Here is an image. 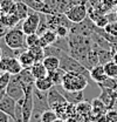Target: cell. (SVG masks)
<instances>
[{"instance_id":"d590c367","label":"cell","mask_w":117,"mask_h":122,"mask_svg":"<svg viewBox=\"0 0 117 122\" xmlns=\"http://www.w3.org/2000/svg\"><path fill=\"white\" fill-rule=\"evenodd\" d=\"M112 60H114V61H115V62L117 63V53L115 54V55H114V56H112Z\"/></svg>"},{"instance_id":"ab89813d","label":"cell","mask_w":117,"mask_h":122,"mask_svg":"<svg viewBox=\"0 0 117 122\" xmlns=\"http://www.w3.org/2000/svg\"><path fill=\"white\" fill-rule=\"evenodd\" d=\"M115 108H117V99H116V105H115Z\"/></svg>"},{"instance_id":"83f0119b","label":"cell","mask_w":117,"mask_h":122,"mask_svg":"<svg viewBox=\"0 0 117 122\" xmlns=\"http://www.w3.org/2000/svg\"><path fill=\"white\" fill-rule=\"evenodd\" d=\"M58 1L60 0H44V5L47 7V10L49 11L50 14L53 13H56L58 12Z\"/></svg>"},{"instance_id":"d6986e66","label":"cell","mask_w":117,"mask_h":122,"mask_svg":"<svg viewBox=\"0 0 117 122\" xmlns=\"http://www.w3.org/2000/svg\"><path fill=\"white\" fill-rule=\"evenodd\" d=\"M42 62H44V67L47 68L48 72L60 68V59L55 55H46Z\"/></svg>"},{"instance_id":"d6a6232c","label":"cell","mask_w":117,"mask_h":122,"mask_svg":"<svg viewBox=\"0 0 117 122\" xmlns=\"http://www.w3.org/2000/svg\"><path fill=\"white\" fill-rule=\"evenodd\" d=\"M0 122H10V116L0 109Z\"/></svg>"},{"instance_id":"f546056e","label":"cell","mask_w":117,"mask_h":122,"mask_svg":"<svg viewBox=\"0 0 117 122\" xmlns=\"http://www.w3.org/2000/svg\"><path fill=\"white\" fill-rule=\"evenodd\" d=\"M55 33H56L58 38H68L69 33H70V28H68L66 26H58L55 30Z\"/></svg>"},{"instance_id":"7402d4cb","label":"cell","mask_w":117,"mask_h":122,"mask_svg":"<svg viewBox=\"0 0 117 122\" xmlns=\"http://www.w3.org/2000/svg\"><path fill=\"white\" fill-rule=\"evenodd\" d=\"M28 49H29V52L33 54L35 62H38V61H42L44 59V56H46V54H44V47H41L40 45L32 46V47H29Z\"/></svg>"},{"instance_id":"3957f363","label":"cell","mask_w":117,"mask_h":122,"mask_svg":"<svg viewBox=\"0 0 117 122\" xmlns=\"http://www.w3.org/2000/svg\"><path fill=\"white\" fill-rule=\"evenodd\" d=\"M6 93L8 96H11L12 99H14L15 101H21L25 99V89H24V86L19 79V75H12L11 76V80H10V83L7 85L6 87Z\"/></svg>"},{"instance_id":"7c38bea8","label":"cell","mask_w":117,"mask_h":122,"mask_svg":"<svg viewBox=\"0 0 117 122\" xmlns=\"http://www.w3.org/2000/svg\"><path fill=\"white\" fill-rule=\"evenodd\" d=\"M58 87V89L60 91V93L64 96V99L69 102V103H73V105H78L80 102H82L83 100H84V95H83V91L81 92H68L66 91V89H63L62 87H61V85L60 86H56Z\"/></svg>"},{"instance_id":"cb8c5ba5","label":"cell","mask_w":117,"mask_h":122,"mask_svg":"<svg viewBox=\"0 0 117 122\" xmlns=\"http://www.w3.org/2000/svg\"><path fill=\"white\" fill-rule=\"evenodd\" d=\"M76 113L82 116H89L91 113V102L82 101L78 105H76Z\"/></svg>"},{"instance_id":"e0dca14e","label":"cell","mask_w":117,"mask_h":122,"mask_svg":"<svg viewBox=\"0 0 117 122\" xmlns=\"http://www.w3.org/2000/svg\"><path fill=\"white\" fill-rule=\"evenodd\" d=\"M19 61H20V63H21V66H22V68H30L33 65H34V56H33V54L29 52V49H25L20 55H19Z\"/></svg>"},{"instance_id":"4fadbf2b","label":"cell","mask_w":117,"mask_h":122,"mask_svg":"<svg viewBox=\"0 0 117 122\" xmlns=\"http://www.w3.org/2000/svg\"><path fill=\"white\" fill-rule=\"evenodd\" d=\"M98 97L102 100V102L107 106L108 109L115 108L116 99H117V94L115 91L107 89V88H101V95H100Z\"/></svg>"},{"instance_id":"5b68a950","label":"cell","mask_w":117,"mask_h":122,"mask_svg":"<svg viewBox=\"0 0 117 122\" xmlns=\"http://www.w3.org/2000/svg\"><path fill=\"white\" fill-rule=\"evenodd\" d=\"M22 66L18 58L13 56H2L0 59V72H7L11 75H18L22 71Z\"/></svg>"},{"instance_id":"74e56055","label":"cell","mask_w":117,"mask_h":122,"mask_svg":"<svg viewBox=\"0 0 117 122\" xmlns=\"http://www.w3.org/2000/svg\"><path fill=\"white\" fill-rule=\"evenodd\" d=\"M2 16H4V13H2V11L0 10V20H1V18H2Z\"/></svg>"},{"instance_id":"d4e9b609","label":"cell","mask_w":117,"mask_h":122,"mask_svg":"<svg viewBox=\"0 0 117 122\" xmlns=\"http://www.w3.org/2000/svg\"><path fill=\"white\" fill-rule=\"evenodd\" d=\"M48 30H49V26H48V22H47L46 14L44 13H40V22H39V27H38V30H36V34L41 36Z\"/></svg>"},{"instance_id":"2e32d148","label":"cell","mask_w":117,"mask_h":122,"mask_svg":"<svg viewBox=\"0 0 117 122\" xmlns=\"http://www.w3.org/2000/svg\"><path fill=\"white\" fill-rule=\"evenodd\" d=\"M56 40H58V35H56L55 30H48L46 33H44V34L40 36V46L46 48V47H48V46L53 45Z\"/></svg>"},{"instance_id":"9a60e30c","label":"cell","mask_w":117,"mask_h":122,"mask_svg":"<svg viewBox=\"0 0 117 122\" xmlns=\"http://www.w3.org/2000/svg\"><path fill=\"white\" fill-rule=\"evenodd\" d=\"M30 73L32 75L34 76V79H41L44 76L48 75V71L47 68L44 67V62L42 61H38V62H34V65L30 67Z\"/></svg>"},{"instance_id":"8fae6325","label":"cell","mask_w":117,"mask_h":122,"mask_svg":"<svg viewBox=\"0 0 117 122\" xmlns=\"http://www.w3.org/2000/svg\"><path fill=\"white\" fill-rule=\"evenodd\" d=\"M55 112H56V114L60 119H63V120L67 121L69 117H72L76 114V106L73 103H69L68 101H66V102L61 103L55 109Z\"/></svg>"},{"instance_id":"6da1fadb","label":"cell","mask_w":117,"mask_h":122,"mask_svg":"<svg viewBox=\"0 0 117 122\" xmlns=\"http://www.w3.org/2000/svg\"><path fill=\"white\" fill-rule=\"evenodd\" d=\"M89 79L83 74L75 72H66L61 87L68 92H81L88 87Z\"/></svg>"},{"instance_id":"603a6c76","label":"cell","mask_w":117,"mask_h":122,"mask_svg":"<svg viewBox=\"0 0 117 122\" xmlns=\"http://www.w3.org/2000/svg\"><path fill=\"white\" fill-rule=\"evenodd\" d=\"M103 66H104V71H105V74L108 75V77L117 79V63L115 61L110 60L107 63H104Z\"/></svg>"},{"instance_id":"ba28073f","label":"cell","mask_w":117,"mask_h":122,"mask_svg":"<svg viewBox=\"0 0 117 122\" xmlns=\"http://www.w3.org/2000/svg\"><path fill=\"white\" fill-rule=\"evenodd\" d=\"M47 22L49 26V30H55L58 26H66L68 28H72L74 24L66 16L64 13H53V14H46Z\"/></svg>"},{"instance_id":"8d00e7d4","label":"cell","mask_w":117,"mask_h":122,"mask_svg":"<svg viewBox=\"0 0 117 122\" xmlns=\"http://www.w3.org/2000/svg\"><path fill=\"white\" fill-rule=\"evenodd\" d=\"M2 58V49H1V46H0V59Z\"/></svg>"},{"instance_id":"4dcf8cb0","label":"cell","mask_w":117,"mask_h":122,"mask_svg":"<svg viewBox=\"0 0 117 122\" xmlns=\"http://www.w3.org/2000/svg\"><path fill=\"white\" fill-rule=\"evenodd\" d=\"M104 30H105L107 33H109L110 35L117 36V20L116 21H111V22H109V24L104 27Z\"/></svg>"},{"instance_id":"52a82bcc","label":"cell","mask_w":117,"mask_h":122,"mask_svg":"<svg viewBox=\"0 0 117 122\" xmlns=\"http://www.w3.org/2000/svg\"><path fill=\"white\" fill-rule=\"evenodd\" d=\"M33 112L38 113H44L46 110L50 109L48 105V97H47V92H42L38 89L35 86L33 88Z\"/></svg>"},{"instance_id":"ac0fdd59","label":"cell","mask_w":117,"mask_h":122,"mask_svg":"<svg viewBox=\"0 0 117 122\" xmlns=\"http://www.w3.org/2000/svg\"><path fill=\"white\" fill-rule=\"evenodd\" d=\"M34 86L38 89H40V91L48 92L52 87H54V83L50 80V77L47 75V76H44V77H41V79H36L35 82H34Z\"/></svg>"},{"instance_id":"1f68e13d","label":"cell","mask_w":117,"mask_h":122,"mask_svg":"<svg viewBox=\"0 0 117 122\" xmlns=\"http://www.w3.org/2000/svg\"><path fill=\"white\" fill-rule=\"evenodd\" d=\"M41 115H42V113L33 112L32 117H30V121L29 122H42V120H41Z\"/></svg>"},{"instance_id":"ffe728a7","label":"cell","mask_w":117,"mask_h":122,"mask_svg":"<svg viewBox=\"0 0 117 122\" xmlns=\"http://www.w3.org/2000/svg\"><path fill=\"white\" fill-rule=\"evenodd\" d=\"M64 74H66V72H64L62 68H58V69H54V71L48 72V76H49L50 80L53 81L54 86H60V85H62V80H63Z\"/></svg>"},{"instance_id":"9c48e42d","label":"cell","mask_w":117,"mask_h":122,"mask_svg":"<svg viewBox=\"0 0 117 122\" xmlns=\"http://www.w3.org/2000/svg\"><path fill=\"white\" fill-rule=\"evenodd\" d=\"M47 97H48V105H49V108L55 110L61 103L66 102L67 100L64 99V96L60 93V91L58 89L56 86L52 87L49 91L47 92Z\"/></svg>"},{"instance_id":"b9f144b4","label":"cell","mask_w":117,"mask_h":122,"mask_svg":"<svg viewBox=\"0 0 117 122\" xmlns=\"http://www.w3.org/2000/svg\"><path fill=\"white\" fill-rule=\"evenodd\" d=\"M15 1H16V0H15Z\"/></svg>"},{"instance_id":"f35d334b","label":"cell","mask_w":117,"mask_h":122,"mask_svg":"<svg viewBox=\"0 0 117 122\" xmlns=\"http://www.w3.org/2000/svg\"><path fill=\"white\" fill-rule=\"evenodd\" d=\"M36 1H39V2H44V0H36Z\"/></svg>"},{"instance_id":"60d3db41","label":"cell","mask_w":117,"mask_h":122,"mask_svg":"<svg viewBox=\"0 0 117 122\" xmlns=\"http://www.w3.org/2000/svg\"><path fill=\"white\" fill-rule=\"evenodd\" d=\"M0 75H1V72H0Z\"/></svg>"},{"instance_id":"5bb4252c","label":"cell","mask_w":117,"mask_h":122,"mask_svg":"<svg viewBox=\"0 0 117 122\" xmlns=\"http://www.w3.org/2000/svg\"><path fill=\"white\" fill-rule=\"evenodd\" d=\"M89 73H90V79L96 83H101L108 77V75L105 74V71H104V66L102 63H97L96 66L90 68Z\"/></svg>"},{"instance_id":"7a4b0ae2","label":"cell","mask_w":117,"mask_h":122,"mask_svg":"<svg viewBox=\"0 0 117 122\" xmlns=\"http://www.w3.org/2000/svg\"><path fill=\"white\" fill-rule=\"evenodd\" d=\"M4 42L12 49H28L26 44V34L21 28H10L2 38Z\"/></svg>"},{"instance_id":"277c9868","label":"cell","mask_w":117,"mask_h":122,"mask_svg":"<svg viewBox=\"0 0 117 122\" xmlns=\"http://www.w3.org/2000/svg\"><path fill=\"white\" fill-rule=\"evenodd\" d=\"M39 22H40V12H36L34 10L30 8L28 15L26 16V19H24L21 21V30L22 32L29 35V34H34L36 33L38 27H39Z\"/></svg>"},{"instance_id":"4316f807","label":"cell","mask_w":117,"mask_h":122,"mask_svg":"<svg viewBox=\"0 0 117 122\" xmlns=\"http://www.w3.org/2000/svg\"><path fill=\"white\" fill-rule=\"evenodd\" d=\"M26 44H27V47H28V48L32 47V46L40 45V35H38L36 33L26 35Z\"/></svg>"},{"instance_id":"484cf974","label":"cell","mask_w":117,"mask_h":122,"mask_svg":"<svg viewBox=\"0 0 117 122\" xmlns=\"http://www.w3.org/2000/svg\"><path fill=\"white\" fill-rule=\"evenodd\" d=\"M58 117V114H56V112L53 110V109L46 110V112L42 113V115H41V120H42V122H54Z\"/></svg>"},{"instance_id":"f1b7e54d","label":"cell","mask_w":117,"mask_h":122,"mask_svg":"<svg viewBox=\"0 0 117 122\" xmlns=\"http://www.w3.org/2000/svg\"><path fill=\"white\" fill-rule=\"evenodd\" d=\"M11 76L12 75H11L10 73H7V72L1 73V75H0V88H1V89H6L7 85L10 83Z\"/></svg>"},{"instance_id":"8992f818","label":"cell","mask_w":117,"mask_h":122,"mask_svg":"<svg viewBox=\"0 0 117 122\" xmlns=\"http://www.w3.org/2000/svg\"><path fill=\"white\" fill-rule=\"evenodd\" d=\"M64 14L73 24H80V22L84 21L88 15L87 2L77 4V5H75L73 7H70Z\"/></svg>"},{"instance_id":"44dd1931","label":"cell","mask_w":117,"mask_h":122,"mask_svg":"<svg viewBox=\"0 0 117 122\" xmlns=\"http://www.w3.org/2000/svg\"><path fill=\"white\" fill-rule=\"evenodd\" d=\"M29 11H30V8H29L25 2H22V1H16L15 14L19 16V19H20L21 21H22L24 19H26V16L28 15Z\"/></svg>"},{"instance_id":"30bf717a","label":"cell","mask_w":117,"mask_h":122,"mask_svg":"<svg viewBox=\"0 0 117 122\" xmlns=\"http://www.w3.org/2000/svg\"><path fill=\"white\" fill-rule=\"evenodd\" d=\"M0 109L2 112H5L11 119H13L15 121V109H16V101L14 99H12L11 96H8L7 94L4 96V99L0 102Z\"/></svg>"},{"instance_id":"836d02e7","label":"cell","mask_w":117,"mask_h":122,"mask_svg":"<svg viewBox=\"0 0 117 122\" xmlns=\"http://www.w3.org/2000/svg\"><path fill=\"white\" fill-rule=\"evenodd\" d=\"M7 93H6V89H4V91H0V102H1V100L4 99V96L6 95Z\"/></svg>"},{"instance_id":"e575fe53","label":"cell","mask_w":117,"mask_h":122,"mask_svg":"<svg viewBox=\"0 0 117 122\" xmlns=\"http://www.w3.org/2000/svg\"><path fill=\"white\" fill-rule=\"evenodd\" d=\"M54 122H67V121H66V120H63V119H60V117H58V119H56Z\"/></svg>"}]
</instances>
